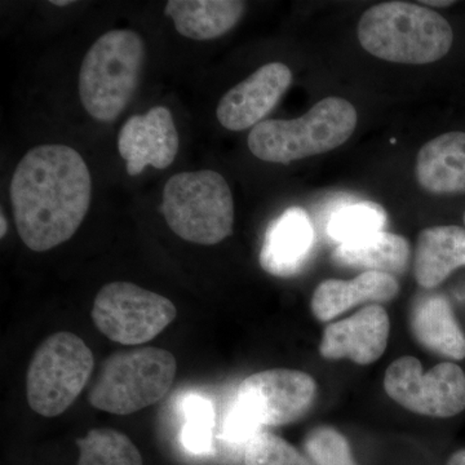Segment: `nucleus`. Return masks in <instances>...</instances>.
Returning a JSON list of instances; mask_svg holds the SVG:
<instances>
[{
	"label": "nucleus",
	"instance_id": "1a4fd4ad",
	"mask_svg": "<svg viewBox=\"0 0 465 465\" xmlns=\"http://www.w3.org/2000/svg\"><path fill=\"white\" fill-rule=\"evenodd\" d=\"M384 388L394 402L415 414L445 419L465 410V372L454 362L424 372L415 357L399 358L385 372Z\"/></svg>",
	"mask_w": 465,
	"mask_h": 465
},
{
	"label": "nucleus",
	"instance_id": "4468645a",
	"mask_svg": "<svg viewBox=\"0 0 465 465\" xmlns=\"http://www.w3.org/2000/svg\"><path fill=\"white\" fill-rule=\"evenodd\" d=\"M313 242V225L308 213L302 208L291 207L266 231L260 265L277 277L296 274L308 262Z\"/></svg>",
	"mask_w": 465,
	"mask_h": 465
},
{
	"label": "nucleus",
	"instance_id": "a211bd4d",
	"mask_svg": "<svg viewBox=\"0 0 465 465\" xmlns=\"http://www.w3.org/2000/svg\"><path fill=\"white\" fill-rule=\"evenodd\" d=\"M410 327L421 347L449 360H464L465 333L445 296L427 295L416 300Z\"/></svg>",
	"mask_w": 465,
	"mask_h": 465
},
{
	"label": "nucleus",
	"instance_id": "412c9836",
	"mask_svg": "<svg viewBox=\"0 0 465 465\" xmlns=\"http://www.w3.org/2000/svg\"><path fill=\"white\" fill-rule=\"evenodd\" d=\"M76 465H143L139 449L124 433L100 428L76 440Z\"/></svg>",
	"mask_w": 465,
	"mask_h": 465
},
{
	"label": "nucleus",
	"instance_id": "b1692460",
	"mask_svg": "<svg viewBox=\"0 0 465 465\" xmlns=\"http://www.w3.org/2000/svg\"><path fill=\"white\" fill-rule=\"evenodd\" d=\"M244 465H312L307 457L271 432L255 434L244 446Z\"/></svg>",
	"mask_w": 465,
	"mask_h": 465
},
{
	"label": "nucleus",
	"instance_id": "423d86ee",
	"mask_svg": "<svg viewBox=\"0 0 465 465\" xmlns=\"http://www.w3.org/2000/svg\"><path fill=\"white\" fill-rule=\"evenodd\" d=\"M176 358L166 349L116 351L104 361L90 391L94 409L130 415L163 399L176 376Z\"/></svg>",
	"mask_w": 465,
	"mask_h": 465
},
{
	"label": "nucleus",
	"instance_id": "0eeeda50",
	"mask_svg": "<svg viewBox=\"0 0 465 465\" xmlns=\"http://www.w3.org/2000/svg\"><path fill=\"white\" fill-rule=\"evenodd\" d=\"M94 367V353L79 336L57 332L36 348L27 369L26 397L36 414L65 412L84 390Z\"/></svg>",
	"mask_w": 465,
	"mask_h": 465
},
{
	"label": "nucleus",
	"instance_id": "20e7f679",
	"mask_svg": "<svg viewBox=\"0 0 465 465\" xmlns=\"http://www.w3.org/2000/svg\"><path fill=\"white\" fill-rule=\"evenodd\" d=\"M357 110L341 97H326L296 119H266L249 134V149L269 163L289 164L339 148L356 131Z\"/></svg>",
	"mask_w": 465,
	"mask_h": 465
},
{
	"label": "nucleus",
	"instance_id": "aec40b11",
	"mask_svg": "<svg viewBox=\"0 0 465 465\" xmlns=\"http://www.w3.org/2000/svg\"><path fill=\"white\" fill-rule=\"evenodd\" d=\"M332 262L344 268L378 272L390 275L405 274L411 260V247L402 235L381 232L354 243L339 244Z\"/></svg>",
	"mask_w": 465,
	"mask_h": 465
},
{
	"label": "nucleus",
	"instance_id": "2eb2a0df",
	"mask_svg": "<svg viewBox=\"0 0 465 465\" xmlns=\"http://www.w3.org/2000/svg\"><path fill=\"white\" fill-rule=\"evenodd\" d=\"M399 292L393 275L365 272L351 281H323L314 291L311 308L320 322H329L356 305L390 302Z\"/></svg>",
	"mask_w": 465,
	"mask_h": 465
},
{
	"label": "nucleus",
	"instance_id": "9d476101",
	"mask_svg": "<svg viewBox=\"0 0 465 465\" xmlns=\"http://www.w3.org/2000/svg\"><path fill=\"white\" fill-rule=\"evenodd\" d=\"M316 394V381L305 372L265 370L241 382L234 405L260 428L280 427L295 423L307 414Z\"/></svg>",
	"mask_w": 465,
	"mask_h": 465
},
{
	"label": "nucleus",
	"instance_id": "c756f323",
	"mask_svg": "<svg viewBox=\"0 0 465 465\" xmlns=\"http://www.w3.org/2000/svg\"><path fill=\"white\" fill-rule=\"evenodd\" d=\"M72 3L70 0H52L51 5H57V7H66V5H72Z\"/></svg>",
	"mask_w": 465,
	"mask_h": 465
},
{
	"label": "nucleus",
	"instance_id": "393cba45",
	"mask_svg": "<svg viewBox=\"0 0 465 465\" xmlns=\"http://www.w3.org/2000/svg\"><path fill=\"white\" fill-rule=\"evenodd\" d=\"M304 449L312 465H357L348 440L327 425L309 432Z\"/></svg>",
	"mask_w": 465,
	"mask_h": 465
},
{
	"label": "nucleus",
	"instance_id": "dca6fc26",
	"mask_svg": "<svg viewBox=\"0 0 465 465\" xmlns=\"http://www.w3.org/2000/svg\"><path fill=\"white\" fill-rule=\"evenodd\" d=\"M415 174L419 185L430 194H465V133L451 131L424 143Z\"/></svg>",
	"mask_w": 465,
	"mask_h": 465
},
{
	"label": "nucleus",
	"instance_id": "cd10ccee",
	"mask_svg": "<svg viewBox=\"0 0 465 465\" xmlns=\"http://www.w3.org/2000/svg\"><path fill=\"white\" fill-rule=\"evenodd\" d=\"M421 5H430V7H450L454 5L455 2L451 0H440V2H434V0H428V2H420Z\"/></svg>",
	"mask_w": 465,
	"mask_h": 465
},
{
	"label": "nucleus",
	"instance_id": "f03ea898",
	"mask_svg": "<svg viewBox=\"0 0 465 465\" xmlns=\"http://www.w3.org/2000/svg\"><path fill=\"white\" fill-rule=\"evenodd\" d=\"M358 41L372 56L406 65H427L449 54L454 32L445 17L424 5L385 2L367 9Z\"/></svg>",
	"mask_w": 465,
	"mask_h": 465
},
{
	"label": "nucleus",
	"instance_id": "f3484780",
	"mask_svg": "<svg viewBox=\"0 0 465 465\" xmlns=\"http://www.w3.org/2000/svg\"><path fill=\"white\" fill-rule=\"evenodd\" d=\"M465 266V228L437 225L419 232L414 258L416 282L434 289Z\"/></svg>",
	"mask_w": 465,
	"mask_h": 465
},
{
	"label": "nucleus",
	"instance_id": "f8f14e48",
	"mask_svg": "<svg viewBox=\"0 0 465 465\" xmlns=\"http://www.w3.org/2000/svg\"><path fill=\"white\" fill-rule=\"evenodd\" d=\"M180 140L173 113L155 106L142 115H133L122 125L118 150L130 176H137L146 166L164 170L173 163Z\"/></svg>",
	"mask_w": 465,
	"mask_h": 465
},
{
	"label": "nucleus",
	"instance_id": "39448f33",
	"mask_svg": "<svg viewBox=\"0 0 465 465\" xmlns=\"http://www.w3.org/2000/svg\"><path fill=\"white\" fill-rule=\"evenodd\" d=\"M162 213L183 241L213 246L232 235L234 201L223 174L213 170L173 174L162 194Z\"/></svg>",
	"mask_w": 465,
	"mask_h": 465
},
{
	"label": "nucleus",
	"instance_id": "7ed1b4c3",
	"mask_svg": "<svg viewBox=\"0 0 465 465\" xmlns=\"http://www.w3.org/2000/svg\"><path fill=\"white\" fill-rule=\"evenodd\" d=\"M146 47L140 34L115 29L101 35L85 54L79 72V99L96 121H115L142 79Z\"/></svg>",
	"mask_w": 465,
	"mask_h": 465
},
{
	"label": "nucleus",
	"instance_id": "6ab92c4d",
	"mask_svg": "<svg viewBox=\"0 0 465 465\" xmlns=\"http://www.w3.org/2000/svg\"><path fill=\"white\" fill-rule=\"evenodd\" d=\"M246 5L238 0H170L164 15L173 21L180 35L193 41H213L240 23Z\"/></svg>",
	"mask_w": 465,
	"mask_h": 465
},
{
	"label": "nucleus",
	"instance_id": "ddd939ff",
	"mask_svg": "<svg viewBox=\"0 0 465 465\" xmlns=\"http://www.w3.org/2000/svg\"><path fill=\"white\" fill-rule=\"evenodd\" d=\"M390 331L387 311L379 304L367 305L347 320L324 329L320 353L326 360H349L357 365H370L384 354Z\"/></svg>",
	"mask_w": 465,
	"mask_h": 465
},
{
	"label": "nucleus",
	"instance_id": "c85d7f7f",
	"mask_svg": "<svg viewBox=\"0 0 465 465\" xmlns=\"http://www.w3.org/2000/svg\"><path fill=\"white\" fill-rule=\"evenodd\" d=\"M0 225H2V231H0V237H5V232H7V220H5V215H0Z\"/></svg>",
	"mask_w": 465,
	"mask_h": 465
},
{
	"label": "nucleus",
	"instance_id": "f257e3e1",
	"mask_svg": "<svg viewBox=\"0 0 465 465\" xmlns=\"http://www.w3.org/2000/svg\"><path fill=\"white\" fill-rule=\"evenodd\" d=\"M91 195L90 170L75 149L51 143L29 150L9 186L18 235L35 252L65 243L84 223Z\"/></svg>",
	"mask_w": 465,
	"mask_h": 465
},
{
	"label": "nucleus",
	"instance_id": "4be33fe9",
	"mask_svg": "<svg viewBox=\"0 0 465 465\" xmlns=\"http://www.w3.org/2000/svg\"><path fill=\"white\" fill-rule=\"evenodd\" d=\"M387 213L379 204L360 202L341 207L329 220L327 232L339 244L354 243L382 232Z\"/></svg>",
	"mask_w": 465,
	"mask_h": 465
},
{
	"label": "nucleus",
	"instance_id": "5701e85b",
	"mask_svg": "<svg viewBox=\"0 0 465 465\" xmlns=\"http://www.w3.org/2000/svg\"><path fill=\"white\" fill-rule=\"evenodd\" d=\"M186 423L182 432L183 448L189 454L204 457L213 451L215 411L213 402L201 396L186 397L183 402Z\"/></svg>",
	"mask_w": 465,
	"mask_h": 465
},
{
	"label": "nucleus",
	"instance_id": "6e6552de",
	"mask_svg": "<svg viewBox=\"0 0 465 465\" xmlns=\"http://www.w3.org/2000/svg\"><path fill=\"white\" fill-rule=\"evenodd\" d=\"M94 326L112 341L127 347L145 344L173 322L171 300L131 282L105 284L91 312Z\"/></svg>",
	"mask_w": 465,
	"mask_h": 465
},
{
	"label": "nucleus",
	"instance_id": "7c9ffc66",
	"mask_svg": "<svg viewBox=\"0 0 465 465\" xmlns=\"http://www.w3.org/2000/svg\"><path fill=\"white\" fill-rule=\"evenodd\" d=\"M463 220H464V225H465V213H464Z\"/></svg>",
	"mask_w": 465,
	"mask_h": 465
},
{
	"label": "nucleus",
	"instance_id": "a878e982",
	"mask_svg": "<svg viewBox=\"0 0 465 465\" xmlns=\"http://www.w3.org/2000/svg\"><path fill=\"white\" fill-rule=\"evenodd\" d=\"M259 432H262V428L253 423L240 407L232 405L223 425V437L226 442L234 443V445L244 443L246 446L249 440Z\"/></svg>",
	"mask_w": 465,
	"mask_h": 465
},
{
	"label": "nucleus",
	"instance_id": "9b49d317",
	"mask_svg": "<svg viewBox=\"0 0 465 465\" xmlns=\"http://www.w3.org/2000/svg\"><path fill=\"white\" fill-rule=\"evenodd\" d=\"M292 79L290 67L282 63L259 67L223 96L216 109L217 121L235 133L256 127L280 103Z\"/></svg>",
	"mask_w": 465,
	"mask_h": 465
},
{
	"label": "nucleus",
	"instance_id": "bb28decb",
	"mask_svg": "<svg viewBox=\"0 0 465 465\" xmlns=\"http://www.w3.org/2000/svg\"><path fill=\"white\" fill-rule=\"evenodd\" d=\"M446 465H465V449L452 454Z\"/></svg>",
	"mask_w": 465,
	"mask_h": 465
}]
</instances>
